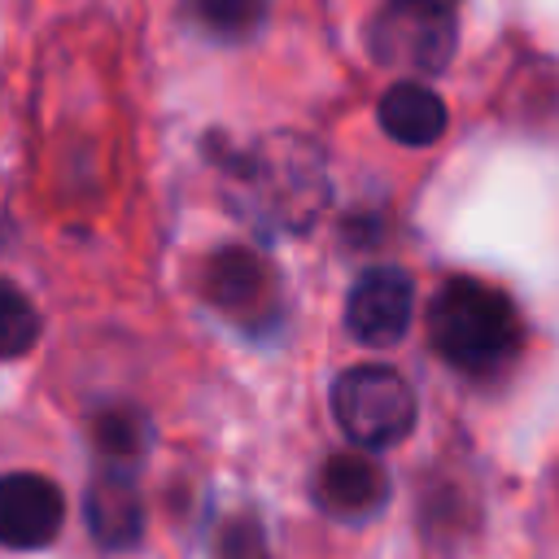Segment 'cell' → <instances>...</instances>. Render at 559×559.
Returning a JSON list of instances; mask_svg holds the SVG:
<instances>
[{"label":"cell","mask_w":559,"mask_h":559,"mask_svg":"<svg viewBox=\"0 0 559 559\" xmlns=\"http://www.w3.org/2000/svg\"><path fill=\"white\" fill-rule=\"evenodd\" d=\"M520 336L524 328L511 297L485 280L454 275L428 306V341L454 371L489 376L507 367L520 349Z\"/></svg>","instance_id":"1"},{"label":"cell","mask_w":559,"mask_h":559,"mask_svg":"<svg viewBox=\"0 0 559 559\" xmlns=\"http://www.w3.org/2000/svg\"><path fill=\"white\" fill-rule=\"evenodd\" d=\"M218 166L249 188V205H258V218L280 231H306L328 197L323 157L301 135H280L253 148H227Z\"/></svg>","instance_id":"2"},{"label":"cell","mask_w":559,"mask_h":559,"mask_svg":"<svg viewBox=\"0 0 559 559\" xmlns=\"http://www.w3.org/2000/svg\"><path fill=\"white\" fill-rule=\"evenodd\" d=\"M332 415L341 432L358 450H384L411 437L415 428V389L402 371L384 362H358L345 367L332 380Z\"/></svg>","instance_id":"3"},{"label":"cell","mask_w":559,"mask_h":559,"mask_svg":"<svg viewBox=\"0 0 559 559\" xmlns=\"http://www.w3.org/2000/svg\"><path fill=\"white\" fill-rule=\"evenodd\" d=\"M367 48L380 66L437 74L450 66V57L459 48V22H454V13H441V9L389 0L367 26Z\"/></svg>","instance_id":"4"},{"label":"cell","mask_w":559,"mask_h":559,"mask_svg":"<svg viewBox=\"0 0 559 559\" xmlns=\"http://www.w3.org/2000/svg\"><path fill=\"white\" fill-rule=\"evenodd\" d=\"M201 293L223 310V319L249 332H262L280 319V275L258 249H218L201 271Z\"/></svg>","instance_id":"5"},{"label":"cell","mask_w":559,"mask_h":559,"mask_svg":"<svg viewBox=\"0 0 559 559\" xmlns=\"http://www.w3.org/2000/svg\"><path fill=\"white\" fill-rule=\"evenodd\" d=\"M411 306H415V284L402 266H371L354 280L349 301H345V328L362 345H397L411 328Z\"/></svg>","instance_id":"6"},{"label":"cell","mask_w":559,"mask_h":559,"mask_svg":"<svg viewBox=\"0 0 559 559\" xmlns=\"http://www.w3.org/2000/svg\"><path fill=\"white\" fill-rule=\"evenodd\" d=\"M61 520H66V502L48 476L39 472L0 476V546L39 550L61 533Z\"/></svg>","instance_id":"7"},{"label":"cell","mask_w":559,"mask_h":559,"mask_svg":"<svg viewBox=\"0 0 559 559\" xmlns=\"http://www.w3.org/2000/svg\"><path fill=\"white\" fill-rule=\"evenodd\" d=\"M314 502L336 520H367L389 502V472L367 450H341L319 463Z\"/></svg>","instance_id":"8"},{"label":"cell","mask_w":559,"mask_h":559,"mask_svg":"<svg viewBox=\"0 0 559 559\" xmlns=\"http://www.w3.org/2000/svg\"><path fill=\"white\" fill-rule=\"evenodd\" d=\"M83 520L105 550H127L144 533V502L135 476L122 467H100L83 498Z\"/></svg>","instance_id":"9"},{"label":"cell","mask_w":559,"mask_h":559,"mask_svg":"<svg viewBox=\"0 0 559 559\" xmlns=\"http://www.w3.org/2000/svg\"><path fill=\"white\" fill-rule=\"evenodd\" d=\"M445 100L424 87V83H393L384 96H380V127L397 140V144H411V148H424L432 140H441L445 131Z\"/></svg>","instance_id":"10"},{"label":"cell","mask_w":559,"mask_h":559,"mask_svg":"<svg viewBox=\"0 0 559 559\" xmlns=\"http://www.w3.org/2000/svg\"><path fill=\"white\" fill-rule=\"evenodd\" d=\"M92 441H96L105 467L131 472L153 445V424L135 406H105L92 415Z\"/></svg>","instance_id":"11"},{"label":"cell","mask_w":559,"mask_h":559,"mask_svg":"<svg viewBox=\"0 0 559 559\" xmlns=\"http://www.w3.org/2000/svg\"><path fill=\"white\" fill-rule=\"evenodd\" d=\"M188 9L214 39H249L266 17V0H188Z\"/></svg>","instance_id":"12"},{"label":"cell","mask_w":559,"mask_h":559,"mask_svg":"<svg viewBox=\"0 0 559 559\" xmlns=\"http://www.w3.org/2000/svg\"><path fill=\"white\" fill-rule=\"evenodd\" d=\"M39 341V314L31 297L0 275V358H22Z\"/></svg>","instance_id":"13"},{"label":"cell","mask_w":559,"mask_h":559,"mask_svg":"<svg viewBox=\"0 0 559 559\" xmlns=\"http://www.w3.org/2000/svg\"><path fill=\"white\" fill-rule=\"evenodd\" d=\"M218 550H223V559H262L266 546H262V528H258V520H253V515L231 520V524L218 533Z\"/></svg>","instance_id":"14"},{"label":"cell","mask_w":559,"mask_h":559,"mask_svg":"<svg viewBox=\"0 0 559 559\" xmlns=\"http://www.w3.org/2000/svg\"><path fill=\"white\" fill-rule=\"evenodd\" d=\"M397 4H419V9H441V13L459 9V0H397Z\"/></svg>","instance_id":"15"}]
</instances>
